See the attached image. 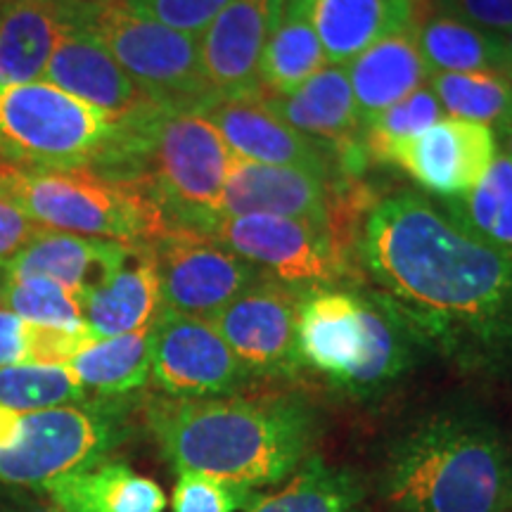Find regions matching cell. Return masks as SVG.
<instances>
[{
  "mask_svg": "<svg viewBox=\"0 0 512 512\" xmlns=\"http://www.w3.org/2000/svg\"><path fill=\"white\" fill-rule=\"evenodd\" d=\"M387 496L399 512H508L510 451L484 418L437 415L396 444Z\"/></svg>",
  "mask_w": 512,
  "mask_h": 512,
  "instance_id": "cell-3",
  "label": "cell"
},
{
  "mask_svg": "<svg viewBox=\"0 0 512 512\" xmlns=\"http://www.w3.org/2000/svg\"><path fill=\"white\" fill-rule=\"evenodd\" d=\"M356 259L415 339L472 373L512 370V252L401 190L370 207Z\"/></svg>",
  "mask_w": 512,
  "mask_h": 512,
  "instance_id": "cell-1",
  "label": "cell"
},
{
  "mask_svg": "<svg viewBox=\"0 0 512 512\" xmlns=\"http://www.w3.org/2000/svg\"><path fill=\"white\" fill-rule=\"evenodd\" d=\"M72 15L157 105L197 112L216 100L204 79L197 38L133 15L117 3L72 0Z\"/></svg>",
  "mask_w": 512,
  "mask_h": 512,
  "instance_id": "cell-8",
  "label": "cell"
},
{
  "mask_svg": "<svg viewBox=\"0 0 512 512\" xmlns=\"http://www.w3.org/2000/svg\"><path fill=\"white\" fill-rule=\"evenodd\" d=\"M230 157L202 112L155 105L133 119L124 178L150 190L171 228L207 235L219 221Z\"/></svg>",
  "mask_w": 512,
  "mask_h": 512,
  "instance_id": "cell-5",
  "label": "cell"
},
{
  "mask_svg": "<svg viewBox=\"0 0 512 512\" xmlns=\"http://www.w3.org/2000/svg\"><path fill=\"white\" fill-rule=\"evenodd\" d=\"M17 512H62L57 505H43V503H34L29 508H19Z\"/></svg>",
  "mask_w": 512,
  "mask_h": 512,
  "instance_id": "cell-42",
  "label": "cell"
},
{
  "mask_svg": "<svg viewBox=\"0 0 512 512\" xmlns=\"http://www.w3.org/2000/svg\"><path fill=\"white\" fill-rule=\"evenodd\" d=\"M197 112L214 124L235 157L271 166H292L332 183H337V171L342 174V166L330 145L294 131L259 98L211 100Z\"/></svg>",
  "mask_w": 512,
  "mask_h": 512,
  "instance_id": "cell-16",
  "label": "cell"
},
{
  "mask_svg": "<svg viewBox=\"0 0 512 512\" xmlns=\"http://www.w3.org/2000/svg\"><path fill=\"white\" fill-rule=\"evenodd\" d=\"M501 43H503V57H505L503 74L512 81V31H508V34L501 36Z\"/></svg>",
  "mask_w": 512,
  "mask_h": 512,
  "instance_id": "cell-40",
  "label": "cell"
},
{
  "mask_svg": "<svg viewBox=\"0 0 512 512\" xmlns=\"http://www.w3.org/2000/svg\"><path fill=\"white\" fill-rule=\"evenodd\" d=\"M131 245L114 240L81 238L43 228L27 247L12 256L3 271L8 278H48L81 302L86 292L112 278L126 261Z\"/></svg>",
  "mask_w": 512,
  "mask_h": 512,
  "instance_id": "cell-20",
  "label": "cell"
},
{
  "mask_svg": "<svg viewBox=\"0 0 512 512\" xmlns=\"http://www.w3.org/2000/svg\"><path fill=\"white\" fill-rule=\"evenodd\" d=\"M230 0H117V5L164 27L200 38Z\"/></svg>",
  "mask_w": 512,
  "mask_h": 512,
  "instance_id": "cell-35",
  "label": "cell"
},
{
  "mask_svg": "<svg viewBox=\"0 0 512 512\" xmlns=\"http://www.w3.org/2000/svg\"><path fill=\"white\" fill-rule=\"evenodd\" d=\"M285 486L264 496H252L245 512H356L361 486L351 472L313 458L294 470Z\"/></svg>",
  "mask_w": 512,
  "mask_h": 512,
  "instance_id": "cell-29",
  "label": "cell"
},
{
  "mask_svg": "<svg viewBox=\"0 0 512 512\" xmlns=\"http://www.w3.org/2000/svg\"><path fill=\"white\" fill-rule=\"evenodd\" d=\"M498 138H501V152L512 162V124L508 128H503V131L498 133Z\"/></svg>",
  "mask_w": 512,
  "mask_h": 512,
  "instance_id": "cell-41",
  "label": "cell"
},
{
  "mask_svg": "<svg viewBox=\"0 0 512 512\" xmlns=\"http://www.w3.org/2000/svg\"><path fill=\"white\" fill-rule=\"evenodd\" d=\"M29 320L0 309V368L29 363Z\"/></svg>",
  "mask_w": 512,
  "mask_h": 512,
  "instance_id": "cell-39",
  "label": "cell"
},
{
  "mask_svg": "<svg viewBox=\"0 0 512 512\" xmlns=\"http://www.w3.org/2000/svg\"><path fill=\"white\" fill-rule=\"evenodd\" d=\"M283 15V0H230L197 38L204 79L216 100L264 95L259 64Z\"/></svg>",
  "mask_w": 512,
  "mask_h": 512,
  "instance_id": "cell-14",
  "label": "cell"
},
{
  "mask_svg": "<svg viewBox=\"0 0 512 512\" xmlns=\"http://www.w3.org/2000/svg\"><path fill=\"white\" fill-rule=\"evenodd\" d=\"M43 81L119 119L138 117L157 105L128 79L110 50L76 22L72 0H69V24L50 55Z\"/></svg>",
  "mask_w": 512,
  "mask_h": 512,
  "instance_id": "cell-19",
  "label": "cell"
},
{
  "mask_svg": "<svg viewBox=\"0 0 512 512\" xmlns=\"http://www.w3.org/2000/svg\"><path fill=\"white\" fill-rule=\"evenodd\" d=\"M259 100L294 131L330 145L344 176L358 174L366 166L363 119L356 110L347 69L332 64L290 95L264 93Z\"/></svg>",
  "mask_w": 512,
  "mask_h": 512,
  "instance_id": "cell-17",
  "label": "cell"
},
{
  "mask_svg": "<svg viewBox=\"0 0 512 512\" xmlns=\"http://www.w3.org/2000/svg\"><path fill=\"white\" fill-rule=\"evenodd\" d=\"M413 27L382 38L347 64L356 110L363 121L408 98L430 81L432 72L422 60Z\"/></svg>",
  "mask_w": 512,
  "mask_h": 512,
  "instance_id": "cell-24",
  "label": "cell"
},
{
  "mask_svg": "<svg viewBox=\"0 0 512 512\" xmlns=\"http://www.w3.org/2000/svg\"><path fill=\"white\" fill-rule=\"evenodd\" d=\"M88 3H117V0H88Z\"/></svg>",
  "mask_w": 512,
  "mask_h": 512,
  "instance_id": "cell-43",
  "label": "cell"
},
{
  "mask_svg": "<svg viewBox=\"0 0 512 512\" xmlns=\"http://www.w3.org/2000/svg\"><path fill=\"white\" fill-rule=\"evenodd\" d=\"M0 192L31 221L81 238L152 245L169 230L143 183L93 169H0Z\"/></svg>",
  "mask_w": 512,
  "mask_h": 512,
  "instance_id": "cell-7",
  "label": "cell"
},
{
  "mask_svg": "<svg viewBox=\"0 0 512 512\" xmlns=\"http://www.w3.org/2000/svg\"><path fill=\"white\" fill-rule=\"evenodd\" d=\"M415 43L432 74L448 72H498L503 74L505 57L501 36L434 12L422 22L415 19Z\"/></svg>",
  "mask_w": 512,
  "mask_h": 512,
  "instance_id": "cell-27",
  "label": "cell"
},
{
  "mask_svg": "<svg viewBox=\"0 0 512 512\" xmlns=\"http://www.w3.org/2000/svg\"><path fill=\"white\" fill-rule=\"evenodd\" d=\"M83 323L98 339L150 328L162 311L159 273L150 245H131L112 278L81 297Z\"/></svg>",
  "mask_w": 512,
  "mask_h": 512,
  "instance_id": "cell-21",
  "label": "cell"
},
{
  "mask_svg": "<svg viewBox=\"0 0 512 512\" xmlns=\"http://www.w3.org/2000/svg\"><path fill=\"white\" fill-rule=\"evenodd\" d=\"M249 501V491L235 489L219 479L181 472L174 489V512H238Z\"/></svg>",
  "mask_w": 512,
  "mask_h": 512,
  "instance_id": "cell-36",
  "label": "cell"
},
{
  "mask_svg": "<svg viewBox=\"0 0 512 512\" xmlns=\"http://www.w3.org/2000/svg\"><path fill=\"white\" fill-rule=\"evenodd\" d=\"M162 309L214 320L238 294L264 278L259 268L195 230L169 228L152 242Z\"/></svg>",
  "mask_w": 512,
  "mask_h": 512,
  "instance_id": "cell-11",
  "label": "cell"
},
{
  "mask_svg": "<svg viewBox=\"0 0 512 512\" xmlns=\"http://www.w3.org/2000/svg\"><path fill=\"white\" fill-rule=\"evenodd\" d=\"M121 437L119 413L102 403L19 413L8 444L0 448V482L43 486L105 460Z\"/></svg>",
  "mask_w": 512,
  "mask_h": 512,
  "instance_id": "cell-9",
  "label": "cell"
},
{
  "mask_svg": "<svg viewBox=\"0 0 512 512\" xmlns=\"http://www.w3.org/2000/svg\"><path fill=\"white\" fill-rule=\"evenodd\" d=\"M309 3L311 0H283V15L259 64L261 91L268 95H290L328 67V57L311 24Z\"/></svg>",
  "mask_w": 512,
  "mask_h": 512,
  "instance_id": "cell-26",
  "label": "cell"
},
{
  "mask_svg": "<svg viewBox=\"0 0 512 512\" xmlns=\"http://www.w3.org/2000/svg\"><path fill=\"white\" fill-rule=\"evenodd\" d=\"M41 230L43 226L31 221L8 195L0 192V268L8 264L19 249L27 247Z\"/></svg>",
  "mask_w": 512,
  "mask_h": 512,
  "instance_id": "cell-38",
  "label": "cell"
},
{
  "mask_svg": "<svg viewBox=\"0 0 512 512\" xmlns=\"http://www.w3.org/2000/svg\"><path fill=\"white\" fill-rule=\"evenodd\" d=\"M444 211L460 228L486 245L512 252V162L498 152L482 183L444 200Z\"/></svg>",
  "mask_w": 512,
  "mask_h": 512,
  "instance_id": "cell-30",
  "label": "cell"
},
{
  "mask_svg": "<svg viewBox=\"0 0 512 512\" xmlns=\"http://www.w3.org/2000/svg\"><path fill=\"white\" fill-rule=\"evenodd\" d=\"M309 17L325 57L339 67L382 38L413 27L418 0H311Z\"/></svg>",
  "mask_w": 512,
  "mask_h": 512,
  "instance_id": "cell-22",
  "label": "cell"
},
{
  "mask_svg": "<svg viewBox=\"0 0 512 512\" xmlns=\"http://www.w3.org/2000/svg\"><path fill=\"white\" fill-rule=\"evenodd\" d=\"M444 119L441 102L430 86L403 98L396 105L363 121V152L366 159L380 164H392V157L403 140L420 136L422 131Z\"/></svg>",
  "mask_w": 512,
  "mask_h": 512,
  "instance_id": "cell-33",
  "label": "cell"
},
{
  "mask_svg": "<svg viewBox=\"0 0 512 512\" xmlns=\"http://www.w3.org/2000/svg\"><path fill=\"white\" fill-rule=\"evenodd\" d=\"M0 309L50 328H81L83 309L72 292L48 278H8L0 287Z\"/></svg>",
  "mask_w": 512,
  "mask_h": 512,
  "instance_id": "cell-34",
  "label": "cell"
},
{
  "mask_svg": "<svg viewBox=\"0 0 512 512\" xmlns=\"http://www.w3.org/2000/svg\"><path fill=\"white\" fill-rule=\"evenodd\" d=\"M88 392L67 366H22L0 368V406L19 413L48 411L86 401Z\"/></svg>",
  "mask_w": 512,
  "mask_h": 512,
  "instance_id": "cell-32",
  "label": "cell"
},
{
  "mask_svg": "<svg viewBox=\"0 0 512 512\" xmlns=\"http://www.w3.org/2000/svg\"><path fill=\"white\" fill-rule=\"evenodd\" d=\"M335 185L309 171L230 157L219 219L271 214L330 226Z\"/></svg>",
  "mask_w": 512,
  "mask_h": 512,
  "instance_id": "cell-18",
  "label": "cell"
},
{
  "mask_svg": "<svg viewBox=\"0 0 512 512\" xmlns=\"http://www.w3.org/2000/svg\"><path fill=\"white\" fill-rule=\"evenodd\" d=\"M430 88L448 117L501 133L512 124V81L498 72L432 74Z\"/></svg>",
  "mask_w": 512,
  "mask_h": 512,
  "instance_id": "cell-31",
  "label": "cell"
},
{
  "mask_svg": "<svg viewBox=\"0 0 512 512\" xmlns=\"http://www.w3.org/2000/svg\"><path fill=\"white\" fill-rule=\"evenodd\" d=\"M413 332L377 290H306L297 342L302 366L354 394H370L406 373Z\"/></svg>",
  "mask_w": 512,
  "mask_h": 512,
  "instance_id": "cell-4",
  "label": "cell"
},
{
  "mask_svg": "<svg viewBox=\"0 0 512 512\" xmlns=\"http://www.w3.org/2000/svg\"><path fill=\"white\" fill-rule=\"evenodd\" d=\"M437 10L460 22L486 31V34L505 36L512 31V0H434Z\"/></svg>",
  "mask_w": 512,
  "mask_h": 512,
  "instance_id": "cell-37",
  "label": "cell"
},
{
  "mask_svg": "<svg viewBox=\"0 0 512 512\" xmlns=\"http://www.w3.org/2000/svg\"><path fill=\"white\" fill-rule=\"evenodd\" d=\"M304 292L259 278L211 320L249 375H294L302 368L297 320Z\"/></svg>",
  "mask_w": 512,
  "mask_h": 512,
  "instance_id": "cell-13",
  "label": "cell"
},
{
  "mask_svg": "<svg viewBox=\"0 0 512 512\" xmlns=\"http://www.w3.org/2000/svg\"><path fill=\"white\" fill-rule=\"evenodd\" d=\"M147 422L178 472L252 491L290 477L304 463L313 420L290 399H157Z\"/></svg>",
  "mask_w": 512,
  "mask_h": 512,
  "instance_id": "cell-2",
  "label": "cell"
},
{
  "mask_svg": "<svg viewBox=\"0 0 512 512\" xmlns=\"http://www.w3.org/2000/svg\"><path fill=\"white\" fill-rule=\"evenodd\" d=\"M131 119H119L48 81L0 86V152L24 169H93L121 178Z\"/></svg>",
  "mask_w": 512,
  "mask_h": 512,
  "instance_id": "cell-6",
  "label": "cell"
},
{
  "mask_svg": "<svg viewBox=\"0 0 512 512\" xmlns=\"http://www.w3.org/2000/svg\"><path fill=\"white\" fill-rule=\"evenodd\" d=\"M150 377L169 399H214L233 396L252 375L211 320L162 309L152 323Z\"/></svg>",
  "mask_w": 512,
  "mask_h": 512,
  "instance_id": "cell-12",
  "label": "cell"
},
{
  "mask_svg": "<svg viewBox=\"0 0 512 512\" xmlns=\"http://www.w3.org/2000/svg\"><path fill=\"white\" fill-rule=\"evenodd\" d=\"M62 512H164L166 496L155 479L124 463H100L41 486Z\"/></svg>",
  "mask_w": 512,
  "mask_h": 512,
  "instance_id": "cell-25",
  "label": "cell"
},
{
  "mask_svg": "<svg viewBox=\"0 0 512 512\" xmlns=\"http://www.w3.org/2000/svg\"><path fill=\"white\" fill-rule=\"evenodd\" d=\"M69 24V0H5L0 5V86L43 81Z\"/></svg>",
  "mask_w": 512,
  "mask_h": 512,
  "instance_id": "cell-23",
  "label": "cell"
},
{
  "mask_svg": "<svg viewBox=\"0 0 512 512\" xmlns=\"http://www.w3.org/2000/svg\"><path fill=\"white\" fill-rule=\"evenodd\" d=\"M207 238L299 290L335 285L351 271V252L323 223L271 214L223 216Z\"/></svg>",
  "mask_w": 512,
  "mask_h": 512,
  "instance_id": "cell-10",
  "label": "cell"
},
{
  "mask_svg": "<svg viewBox=\"0 0 512 512\" xmlns=\"http://www.w3.org/2000/svg\"><path fill=\"white\" fill-rule=\"evenodd\" d=\"M496 155V133L489 126L444 117L420 136L403 140L392 166L406 171L432 195L453 200L482 183Z\"/></svg>",
  "mask_w": 512,
  "mask_h": 512,
  "instance_id": "cell-15",
  "label": "cell"
},
{
  "mask_svg": "<svg viewBox=\"0 0 512 512\" xmlns=\"http://www.w3.org/2000/svg\"><path fill=\"white\" fill-rule=\"evenodd\" d=\"M152 325L119 337L95 339L67 368L76 375L86 392L100 396H121L136 392L150 380Z\"/></svg>",
  "mask_w": 512,
  "mask_h": 512,
  "instance_id": "cell-28",
  "label": "cell"
}]
</instances>
